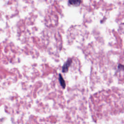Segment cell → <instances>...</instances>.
<instances>
[{"label": "cell", "instance_id": "1", "mask_svg": "<svg viewBox=\"0 0 124 124\" xmlns=\"http://www.w3.org/2000/svg\"><path fill=\"white\" fill-rule=\"evenodd\" d=\"M72 63V60L71 59H69L67 61L66 63H65V64L63 66V68H62V71H63V73H66L68 71L69 67L71 66Z\"/></svg>", "mask_w": 124, "mask_h": 124}, {"label": "cell", "instance_id": "2", "mask_svg": "<svg viewBox=\"0 0 124 124\" xmlns=\"http://www.w3.org/2000/svg\"><path fill=\"white\" fill-rule=\"evenodd\" d=\"M69 3L74 6H79L81 3V0H69Z\"/></svg>", "mask_w": 124, "mask_h": 124}, {"label": "cell", "instance_id": "3", "mask_svg": "<svg viewBox=\"0 0 124 124\" xmlns=\"http://www.w3.org/2000/svg\"><path fill=\"white\" fill-rule=\"evenodd\" d=\"M59 82L60 83V84L61 85V86L63 87V88H65L66 84V83L65 80H64L63 77L62 76L61 74H59Z\"/></svg>", "mask_w": 124, "mask_h": 124}]
</instances>
